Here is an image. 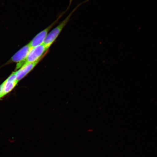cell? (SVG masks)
Segmentation results:
<instances>
[{"label":"cell","instance_id":"obj_1","mask_svg":"<svg viewBox=\"0 0 157 157\" xmlns=\"http://www.w3.org/2000/svg\"><path fill=\"white\" fill-rule=\"evenodd\" d=\"M82 3H80L79 5L76 6L75 8L70 13L68 16L63 21H62L58 25L52 30L49 32L48 36H47L46 39L44 41V44L47 48L49 49L52 45L54 44L55 41L58 38L59 35L61 33L64 27L67 25L68 21L71 17V16L73 14L74 12L78 8L79 6L82 5Z\"/></svg>","mask_w":157,"mask_h":157},{"label":"cell","instance_id":"obj_2","mask_svg":"<svg viewBox=\"0 0 157 157\" xmlns=\"http://www.w3.org/2000/svg\"><path fill=\"white\" fill-rule=\"evenodd\" d=\"M48 50L44 44L31 48L23 66L25 63L40 62Z\"/></svg>","mask_w":157,"mask_h":157},{"label":"cell","instance_id":"obj_3","mask_svg":"<svg viewBox=\"0 0 157 157\" xmlns=\"http://www.w3.org/2000/svg\"><path fill=\"white\" fill-rule=\"evenodd\" d=\"M31 48L29 44L25 45L13 55L8 62V63H17L16 70H18L23 66Z\"/></svg>","mask_w":157,"mask_h":157},{"label":"cell","instance_id":"obj_4","mask_svg":"<svg viewBox=\"0 0 157 157\" xmlns=\"http://www.w3.org/2000/svg\"><path fill=\"white\" fill-rule=\"evenodd\" d=\"M63 14H63L61 15L57 19L56 21H55L53 23L47 27L44 30L41 31V32L39 33L38 34H37L34 37L32 40L29 43L31 48H33V47H35L44 44L45 39H46L47 36H48L50 29L52 28V27L55 25L56 24V23H57Z\"/></svg>","mask_w":157,"mask_h":157},{"label":"cell","instance_id":"obj_5","mask_svg":"<svg viewBox=\"0 0 157 157\" xmlns=\"http://www.w3.org/2000/svg\"><path fill=\"white\" fill-rule=\"evenodd\" d=\"M18 82L17 80L16 72L11 74L9 77L2 84V95L3 97L9 93L17 85Z\"/></svg>","mask_w":157,"mask_h":157},{"label":"cell","instance_id":"obj_6","mask_svg":"<svg viewBox=\"0 0 157 157\" xmlns=\"http://www.w3.org/2000/svg\"><path fill=\"white\" fill-rule=\"evenodd\" d=\"M39 62L33 63H25L22 66L17 70L16 72L17 80L19 82L27 75L29 73L31 70L33 69Z\"/></svg>","mask_w":157,"mask_h":157},{"label":"cell","instance_id":"obj_7","mask_svg":"<svg viewBox=\"0 0 157 157\" xmlns=\"http://www.w3.org/2000/svg\"><path fill=\"white\" fill-rule=\"evenodd\" d=\"M2 84L0 86V99L2 98Z\"/></svg>","mask_w":157,"mask_h":157}]
</instances>
